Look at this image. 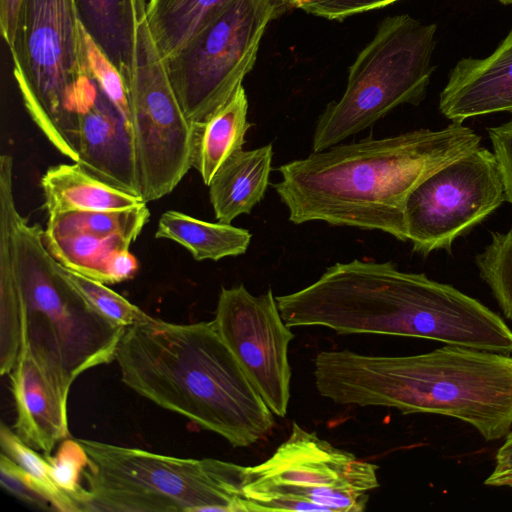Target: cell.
Here are the masks:
<instances>
[{"label":"cell","instance_id":"cell-1","mask_svg":"<svg viewBox=\"0 0 512 512\" xmlns=\"http://www.w3.org/2000/svg\"><path fill=\"white\" fill-rule=\"evenodd\" d=\"M480 144L473 129L455 122L438 130L336 144L279 166L281 180L273 187L294 224L324 221L407 241L409 194Z\"/></svg>","mask_w":512,"mask_h":512},{"label":"cell","instance_id":"cell-2","mask_svg":"<svg viewBox=\"0 0 512 512\" xmlns=\"http://www.w3.org/2000/svg\"><path fill=\"white\" fill-rule=\"evenodd\" d=\"M318 393L339 405L379 406L403 414L458 419L485 441L512 427V356L446 345L409 356L321 351L314 360Z\"/></svg>","mask_w":512,"mask_h":512},{"label":"cell","instance_id":"cell-3","mask_svg":"<svg viewBox=\"0 0 512 512\" xmlns=\"http://www.w3.org/2000/svg\"><path fill=\"white\" fill-rule=\"evenodd\" d=\"M115 361L130 389L235 448L257 443L275 426L214 320L176 324L152 317L125 328Z\"/></svg>","mask_w":512,"mask_h":512},{"label":"cell","instance_id":"cell-4","mask_svg":"<svg viewBox=\"0 0 512 512\" xmlns=\"http://www.w3.org/2000/svg\"><path fill=\"white\" fill-rule=\"evenodd\" d=\"M43 232L16 212L21 347L28 345L70 389L83 372L115 360L125 328L99 314L68 282Z\"/></svg>","mask_w":512,"mask_h":512},{"label":"cell","instance_id":"cell-5","mask_svg":"<svg viewBox=\"0 0 512 512\" xmlns=\"http://www.w3.org/2000/svg\"><path fill=\"white\" fill-rule=\"evenodd\" d=\"M79 441L89 457L88 512H252L243 490L246 466Z\"/></svg>","mask_w":512,"mask_h":512},{"label":"cell","instance_id":"cell-6","mask_svg":"<svg viewBox=\"0 0 512 512\" xmlns=\"http://www.w3.org/2000/svg\"><path fill=\"white\" fill-rule=\"evenodd\" d=\"M74 0H23L12 45L24 106L48 141L78 161V105L89 77Z\"/></svg>","mask_w":512,"mask_h":512},{"label":"cell","instance_id":"cell-7","mask_svg":"<svg viewBox=\"0 0 512 512\" xmlns=\"http://www.w3.org/2000/svg\"><path fill=\"white\" fill-rule=\"evenodd\" d=\"M436 26L409 15L386 17L349 68L346 89L317 119L313 152L357 134L403 104L423 99L432 72Z\"/></svg>","mask_w":512,"mask_h":512},{"label":"cell","instance_id":"cell-8","mask_svg":"<svg viewBox=\"0 0 512 512\" xmlns=\"http://www.w3.org/2000/svg\"><path fill=\"white\" fill-rule=\"evenodd\" d=\"M378 469L294 422L268 459L246 466L243 490L252 512H362Z\"/></svg>","mask_w":512,"mask_h":512},{"label":"cell","instance_id":"cell-9","mask_svg":"<svg viewBox=\"0 0 512 512\" xmlns=\"http://www.w3.org/2000/svg\"><path fill=\"white\" fill-rule=\"evenodd\" d=\"M271 20L256 0H232L180 51L163 60L182 111L193 126L206 120L242 84Z\"/></svg>","mask_w":512,"mask_h":512},{"label":"cell","instance_id":"cell-10","mask_svg":"<svg viewBox=\"0 0 512 512\" xmlns=\"http://www.w3.org/2000/svg\"><path fill=\"white\" fill-rule=\"evenodd\" d=\"M127 90L141 196L148 203L171 193L192 167L193 125L177 100L144 16Z\"/></svg>","mask_w":512,"mask_h":512},{"label":"cell","instance_id":"cell-11","mask_svg":"<svg viewBox=\"0 0 512 512\" xmlns=\"http://www.w3.org/2000/svg\"><path fill=\"white\" fill-rule=\"evenodd\" d=\"M506 201L505 186L493 151L478 147L435 171L409 194L405 223L413 251L428 255L450 251Z\"/></svg>","mask_w":512,"mask_h":512},{"label":"cell","instance_id":"cell-12","mask_svg":"<svg viewBox=\"0 0 512 512\" xmlns=\"http://www.w3.org/2000/svg\"><path fill=\"white\" fill-rule=\"evenodd\" d=\"M213 320L270 410L285 417L292 377L288 348L294 334L281 316L273 291L254 296L243 284L222 287Z\"/></svg>","mask_w":512,"mask_h":512},{"label":"cell","instance_id":"cell-13","mask_svg":"<svg viewBox=\"0 0 512 512\" xmlns=\"http://www.w3.org/2000/svg\"><path fill=\"white\" fill-rule=\"evenodd\" d=\"M78 117L77 163L142 198L131 125L91 78L80 97Z\"/></svg>","mask_w":512,"mask_h":512},{"label":"cell","instance_id":"cell-14","mask_svg":"<svg viewBox=\"0 0 512 512\" xmlns=\"http://www.w3.org/2000/svg\"><path fill=\"white\" fill-rule=\"evenodd\" d=\"M16 421L13 431L28 446L51 454L69 437L67 388L28 345H23L8 374Z\"/></svg>","mask_w":512,"mask_h":512},{"label":"cell","instance_id":"cell-15","mask_svg":"<svg viewBox=\"0 0 512 512\" xmlns=\"http://www.w3.org/2000/svg\"><path fill=\"white\" fill-rule=\"evenodd\" d=\"M439 109L455 123L512 113V30L487 58H464L456 64L440 94Z\"/></svg>","mask_w":512,"mask_h":512},{"label":"cell","instance_id":"cell-16","mask_svg":"<svg viewBox=\"0 0 512 512\" xmlns=\"http://www.w3.org/2000/svg\"><path fill=\"white\" fill-rule=\"evenodd\" d=\"M273 158L272 145L239 150L217 170L209 187V198L218 222L231 224L249 214L264 198Z\"/></svg>","mask_w":512,"mask_h":512},{"label":"cell","instance_id":"cell-17","mask_svg":"<svg viewBox=\"0 0 512 512\" xmlns=\"http://www.w3.org/2000/svg\"><path fill=\"white\" fill-rule=\"evenodd\" d=\"M17 207L13 174L0 175V373L9 374L21 348L20 286L15 258L14 217Z\"/></svg>","mask_w":512,"mask_h":512},{"label":"cell","instance_id":"cell-18","mask_svg":"<svg viewBox=\"0 0 512 512\" xmlns=\"http://www.w3.org/2000/svg\"><path fill=\"white\" fill-rule=\"evenodd\" d=\"M44 207L60 212L124 210L145 202L89 173L79 163L51 166L41 177Z\"/></svg>","mask_w":512,"mask_h":512},{"label":"cell","instance_id":"cell-19","mask_svg":"<svg viewBox=\"0 0 512 512\" xmlns=\"http://www.w3.org/2000/svg\"><path fill=\"white\" fill-rule=\"evenodd\" d=\"M78 19L122 74L126 85L134 62L144 0H74Z\"/></svg>","mask_w":512,"mask_h":512},{"label":"cell","instance_id":"cell-20","mask_svg":"<svg viewBox=\"0 0 512 512\" xmlns=\"http://www.w3.org/2000/svg\"><path fill=\"white\" fill-rule=\"evenodd\" d=\"M248 100L243 84L206 120L193 126L192 167L209 185L221 165L242 150L251 127L247 120Z\"/></svg>","mask_w":512,"mask_h":512},{"label":"cell","instance_id":"cell-21","mask_svg":"<svg viewBox=\"0 0 512 512\" xmlns=\"http://www.w3.org/2000/svg\"><path fill=\"white\" fill-rule=\"evenodd\" d=\"M155 238L168 239L187 249L196 261H218L244 254L252 235L247 229L200 220L180 211L164 212Z\"/></svg>","mask_w":512,"mask_h":512},{"label":"cell","instance_id":"cell-22","mask_svg":"<svg viewBox=\"0 0 512 512\" xmlns=\"http://www.w3.org/2000/svg\"><path fill=\"white\" fill-rule=\"evenodd\" d=\"M232 0H149L145 20L163 60L180 51Z\"/></svg>","mask_w":512,"mask_h":512},{"label":"cell","instance_id":"cell-23","mask_svg":"<svg viewBox=\"0 0 512 512\" xmlns=\"http://www.w3.org/2000/svg\"><path fill=\"white\" fill-rule=\"evenodd\" d=\"M52 256L65 268L107 284V266L118 251L129 249L134 242L123 236L100 237L86 233L45 235Z\"/></svg>","mask_w":512,"mask_h":512},{"label":"cell","instance_id":"cell-24","mask_svg":"<svg viewBox=\"0 0 512 512\" xmlns=\"http://www.w3.org/2000/svg\"><path fill=\"white\" fill-rule=\"evenodd\" d=\"M146 204L124 210H78L51 214L44 234L86 233L100 237L123 236L135 241L150 217Z\"/></svg>","mask_w":512,"mask_h":512},{"label":"cell","instance_id":"cell-25","mask_svg":"<svg viewBox=\"0 0 512 512\" xmlns=\"http://www.w3.org/2000/svg\"><path fill=\"white\" fill-rule=\"evenodd\" d=\"M1 452L24 469L51 507L63 512H81L79 506L54 483L45 456L25 444L5 423L0 427Z\"/></svg>","mask_w":512,"mask_h":512},{"label":"cell","instance_id":"cell-26","mask_svg":"<svg viewBox=\"0 0 512 512\" xmlns=\"http://www.w3.org/2000/svg\"><path fill=\"white\" fill-rule=\"evenodd\" d=\"M475 262L502 313L512 321V229L492 232L489 244L475 257Z\"/></svg>","mask_w":512,"mask_h":512},{"label":"cell","instance_id":"cell-27","mask_svg":"<svg viewBox=\"0 0 512 512\" xmlns=\"http://www.w3.org/2000/svg\"><path fill=\"white\" fill-rule=\"evenodd\" d=\"M61 272L81 296L110 322L128 328L152 318L106 284L75 273L60 264Z\"/></svg>","mask_w":512,"mask_h":512},{"label":"cell","instance_id":"cell-28","mask_svg":"<svg viewBox=\"0 0 512 512\" xmlns=\"http://www.w3.org/2000/svg\"><path fill=\"white\" fill-rule=\"evenodd\" d=\"M80 51L85 73L98 85L124 119L131 125L126 82L118 68L82 25L80 26Z\"/></svg>","mask_w":512,"mask_h":512},{"label":"cell","instance_id":"cell-29","mask_svg":"<svg viewBox=\"0 0 512 512\" xmlns=\"http://www.w3.org/2000/svg\"><path fill=\"white\" fill-rule=\"evenodd\" d=\"M50 465V474L57 487L80 508L88 512L89 491L81 484L89 457L79 439L61 441L54 455L44 454Z\"/></svg>","mask_w":512,"mask_h":512},{"label":"cell","instance_id":"cell-30","mask_svg":"<svg viewBox=\"0 0 512 512\" xmlns=\"http://www.w3.org/2000/svg\"><path fill=\"white\" fill-rule=\"evenodd\" d=\"M0 483L3 489L27 504L41 509L51 508L49 501L38 490L28 473L2 452Z\"/></svg>","mask_w":512,"mask_h":512},{"label":"cell","instance_id":"cell-31","mask_svg":"<svg viewBox=\"0 0 512 512\" xmlns=\"http://www.w3.org/2000/svg\"><path fill=\"white\" fill-rule=\"evenodd\" d=\"M398 0H294V8L330 20L379 9Z\"/></svg>","mask_w":512,"mask_h":512},{"label":"cell","instance_id":"cell-32","mask_svg":"<svg viewBox=\"0 0 512 512\" xmlns=\"http://www.w3.org/2000/svg\"><path fill=\"white\" fill-rule=\"evenodd\" d=\"M488 134L501 170L506 201L512 204V120L488 128Z\"/></svg>","mask_w":512,"mask_h":512},{"label":"cell","instance_id":"cell-33","mask_svg":"<svg viewBox=\"0 0 512 512\" xmlns=\"http://www.w3.org/2000/svg\"><path fill=\"white\" fill-rule=\"evenodd\" d=\"M138 270V261L129 249L116 252L108 262L107 284L124 282L134 277Z\"/></svg>","mask_w":512,"mask_h":512},{"label":"cell","instance_id":"cell-34","mask_svg":"<svg viewBox=\"0 0 512 512\" xmlns=\"http://www.w3.org/2000/svg\"><path fill=\"white\" fill-rule=\"evenodd\" d=\"M23 0H0V29L8 48L12 45Z\"/></svg>","mask_w":512,"mask_h":512},{"label":"cell","instance_id":"cell-35","mask_svg":"<svg viewBox=\"0 0 512 512\" xmlns=\"http://www.w3.org/2000/svg\"><path fill=\"white\" fill-rule=\"evenodd\" d=\"M512 467V431L505 436L504 443L495 455L494 470H503Z\"/></svg>","mask_w":512,"mask_h":512},{"label":"cell","instance_id":"cell-36","mask_svg":"<svg viewBox=\"0 0 512 512\" xmlns=\"http://www.w3.org/2000/svg\"><path fill=\"white\" fill-rule=\"evenodd\" d=\"M270 14L272 20L294 8V0H256Z\"/></svg>","mask_w":512,"mask_h":512},{"label":"cell","instance_id":"cell-37","mask_svg":"<svg viewBox=\"0 0 512 512\" xmlns=\"http://www.w3.org/2000/svg\"><path fill=\"white\" fill-rule=\"evenodd\" d=\"M484 484L496 487H512V467L503 470H493L484 481Z\"/></svg>","mask_w":512,"mask_h":512},{"label":"cell","instance_id":"cell-38","mask_svg":"<svg viewBox=\"0 0 512 512\" xmlns=\"http://www.w3.org/2000/svg\"><path fill=\"white\" fill-rule=\"evenodd\" d=\"M499 1L504 4H512V0H499Z\"/></svg>","mask_w":512,"mask_h":512}]
</instances>
